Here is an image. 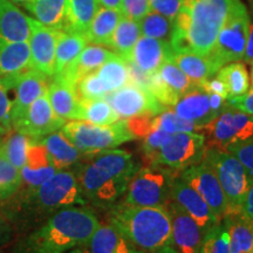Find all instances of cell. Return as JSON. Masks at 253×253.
Here are the masks:
<instances>
[{"label": "cell", "instance_id": "cell-1", "mask_svg": "<svg viewBox=\"0 0 253 253\" xmlns=\"http://www.w3.org/2000/svg\"><path fill=\"white\" fill-rule=\"evenodd\" d=\"M236 0H184L175 20L171 47L175 53L208 56Z\"/></svg>", "mask_w": 253, "mask_h": 253}, {"label": "cell", "instance_id": "cell-2", "mask_svg": "<svg viewBox=\"0 0 253 253\" xmlns=\"http://www.w3.org/2000/svg\"><path fill=\"white\" fill-rule=\"evenodd\" d=\"M136 170L131 154L109 149L93 154L89 162L79 168L77 175L84 199L108 207L125 194Z\"/></svg>", "mask_w": 253, "mask_h": 253}, {"label": "cell", "instance_id": "cell-3", "mask_svg": "<svg viewBox=\"0 0 253 253\" xmlns=\"http://www.w3.org/2000/svg\"><path fill=\"white\" fill-rule=\"evenodd\" d=\"M99 225L96 214L89 209H61L28 237L19 253H67L87 245Z\"/></svg>", "mask_w": 253, "mask_h": 253}, {"label": "cell", "instance_id": "cell-4", "mask_svg": "<svg viewBox=\"0 0 253 253\" xmlns=\"http://www.w3.org/2000/svg\"><path fill=\"white\" fill-rule=\"evenodd\" d=\"M110 223L142 252L155 253L171 245V219L167 205L132 207L123 203L113 209Z\"/></svg>", "mask_w": 253, "mask_h": 253}, {"label": "cell", "instance_id": "cell-5", "mask_svg": "<svg viewBox=\"0 0 253 253\" xmlns=\"http://www.w3.org/2000/svg\"><path fill=\"white\" fill-rule=\"evenodd\" d=\"M216 173L227 201L226 214L242 213V205L253 176L230 151L204 149L202 160ZM225 214V216H226Z\"/></svg>", "mask_w": 253, "mask_h": 253}, {"label": "cell", "instance_id": "cell-6", "mask_svg": "<svg viewBox=\"0 0 253 253\" xmlns=\"http://www.w3.org/2000/svg\"><path fill=\"white\" fill-rule=\"evenodd\" d=\"M61 132L82 154L87 155L115 149L125 142L135 140V136L129 130L126 120L123 119L107 126L73 120L63 125Z\"/></svg>", "mask_w": 253, "mask_h": 253}, {"label": "cell", "instance_id": "cell-7", "mask_svg": "<svg viewBox=\"0 0 253 253\" xmlns=\"http://www.w3.org/2000/svg\"><path fill=\"white\" fill-rule=\"evenodd\" d=\"M175 172L170 168L151 163L136 170L126 186L125 204L132 207H161L170 201Z\"/></svg>", "mask_w": 253, "mask_h": 253}, {"label": "cell", "instance_id": "cell-8", "mask_svg": "<svg viewBox=\"0 0 253 253\" xmlns=\"http://www.w3.org/2000/svg\"><path fill=\"white\" fill-rule=\"evenodd\" d=\"M251 20L242 0H236L227 19L218 34L216 45L208 58L217 71L227 63L240 61L244 58Z\"/></svg>", "mask_w": 253, "mask_h": 253}, {"label": "cell", "instance_id": "cell-9", "mask_svg": "<svg viewBox=\"0 0 253 253\" xmlns=\"http://www.w3.org/2000/svg\"><path fill=\"white\" fill-rule=\"evenodd\" d=\"M204 149L230 151L253 138V116L226 104L212 121L202 126Z\"/></svg>", "mask_w": 253, "mask_h": 253}, {"label": "cell", "instance_id": "cell-10", "mask_svg": "<svg viewBox=\"0 0 253 253\" xmlns=\"http://www.w3.org/2000/svg\"><path fill=\"white\" fill-rule=\"evenodd\" d=\"M39 207L47 210L84 205L86 199L82 195L78 175L67 169L56 170L54 175L42 183L33 192Z\"/></svg>", "mask_w": 253, "mask_h": 253}, {"label": "cell", "instance_id": "cell-11", "mask_svg": "<svg viewBox=\"0 0 253 253\" xmlns=\"http://www.w3.org/2000/svg\"><path fill=\"white\" fill-rule=\"evenodd\" d=\"M204 135L198 132H176L162 145L154 163L172 170H185L202 160Z\"/></svg>", "mask_w": 253, "mask_h": 253}, {"label": "cell", "instance_id": "cell-12", "mask_svg": "<svg viewBox=\"0 0 253 253\" xmlns=\"http://www.w3.org/2000/svg\"><path fill=\"white\" fill-rule=\"evenodd\" d=\"M12 94V126L23 119L28 107L48 90V77L31 68L17 77L0 81Z\"/></svg>", "mask_w": 253, "mask_h": 253}, {"label": "cell", "instance_id": "cell-13", "mask_svg": "<svg viewBox=\"0 0 253 253\" xmlns=\"http://www.w3.org/2000/svg\"><path fill=\"white\" fill-rule=\"evenodd\" d=\"M104 99L108 101L120 119L123 120L142 115H157L168 109L147 89L131 82L109 93Z\"/></svg>", "mask_w": 253, "mask_h": 253}, {"label": "cell", "instance_id": "cell-14", "mask_svg": "<svg viewBox=\"0 0 253 253\" xmlns=\"http://www.w3.org/2000/svg\"><path fill=\"white\" fill-rule=\"evenodd\" d=\"M181 177L202 196L217 219L221 221L227 212V201L212 168L199 161L195 166L186 168Z\"/></svg>", "mask_w": 253, "mask_h": 253}, {"label": "cell", "instance_id": "cell-15", "mask_svg": "<svg viewBox=\"0 0 253 253\" xmlns=\"http://www.w3.org/2000/svg\"><path fill=\"white\" fill-rule=\"evenodd\" d=\"M31 36L28 45L31 49V68L46 77L54 75L55 49L60 34L59 30L45 26L36 19L30 18Z\"/></svg>", "mask_w": 253, "mask_h": 253}, {"label": "cell", "instance_id": "cell-16", "mask_svg": "<svg viewBox=\"0 0 253 253\" xmlns=\"http://www.w3.org/2000/svg\"><path fill=\"white\" fill-rule=\"evenodd\" d=\"M66 123V120L56 115L48 100V95L43 93L28 107L23 119L13 126V129L33 138H42L58 131Z\"/></svg>", "mask_w": 253, "mask_h": 253}, {"label": "cell", "instance_id": "cell-17", "mask_svg": "<svg viewBox=\"0 0 253 253\" xmlns=\"http://www.w3.org/2000/svg\"><path fill=\"white\" fill-rule=\"evenodd\" d=\"M171 219V245L178 253H199L204 232L183 209L170 199L167 203Z\"/></svg>", "mask_w": 253, "mask_h": 253}, {"label": "cell", "instance_id": "cell-18", "mask_svg": "<svg viewBox=\"0 0 253 253\" xmlns=\"http://www.w3.org/2000/svg\"><path fill=\"white\" fill-rule=\"evenodd\" d=\"M170 199L178 204L198 224L204 235L208 230L219 223L207 202L182 177L173 179Z\"/></svg>", "mask_w": 253, "mask_h": 253}, {"label": "cell", "instance_id": "cell-19", "mask_svg": "<svg viewBox=\"0 0 253 253\" xmlns=\"http://www.w3.org/2000/svg\"><path fill=\"white\" fill-rule=\"evenodd\" d=\"M55 171L56 169L42 140L34 138L28 148L26 162L20 169L21 184L24 183L34 192L42 183L54 175Z\"/></svg>", "mask_w": 253, "mask_h": 253}, {"label": "cell", "instance_id": "cell-20", "mask_svg": "<svg viewBox=\"0 0 253 253\" xmlns=\"http://www.w3.org/2000/svg\"><path fill=\"white\" fill-rule=\"evenodd\" d=\"M171 109L181 118L199 126L207 125L217 116L211 106L210 93L204 90L199 84L181 95Z\"/></svg>", "mask_w": 253, "mask_h": 253}, {"label": "cell", "instance_id": "cell-21", "mask_svg": "<svg viewBox=\"0 0 253 253\" xmlns=\"http://www.w3.org/2000/svg\"><path fill=\"white\" fill-rule=\"evenodd\" d=\"M173 49L168 41L141 36L132 49L130 61L147 74H154L167 60L171 59Z\"/></svg>", "mask_w": 253, "mask_h": 253}, {"label": "cell", "instance_id": "cell-22", "mask_svg": "<svg viewBox=\"0 0 253 253\" xmlns=\"http://www.w3.org/2000/svg\"><path fill=\"white\" fill-rule=\"evenodd\" d=\"M114 55H115V53L112 50L104 48L100 45L91 43V45H88L82 49L78 59L62 74L53 78L61 79V80L68 82L75 87L79 80L86 77L87 74L96 72L107 60H109Z\"/></svg>", "mask_w": 253, "mask_h": 253}, {"label": "cell", "instance_id": "cell-23", "mask_svg": "<svg viewBox=\"0 0 253 253\" xmlns=\"http://www.w3.org/2000/svg\"><path fill=\"white\" fill-rule=\"evenodd\" d=\"M31 69L28 41L0 40V81Z\"/></svg>", "mask_w": 253, "mask_h": 253}, {"label": "cell", "instance_id": "cell-24", "mask_svg": "<svg viewBox=\"0 0 253 253\" xmlns=\"http://www.w3.org/2000/svg\"><path fill=\"white\" fill-rule=\"evenodd\" d=\"M30 36V17L11 0H0V40L28 41Z\"/></svg>", "mask_w": 253, "mask_h": 253}, {"label": "cell", "instance_id": "cell-25", "mask_svg": "<svg viewBox=\"0 0 253 253\" xmlns=\"http://www.w3.org/2000/svg\"><path fill=\"white\" fill-rule=\"evenodd\" d=\"M47 95L56 115L65 120H79L80 99L74 86L61 79L54 78L49 84Z\"/></svg>", "mask_w": 253, "mask_h": 253}, {"label": "cell", "instance_id": "cell-26", "mask_svg": "<svg viewBox=\"0 0 253 253\" xmlns=\"http://www.w3.org/2000/svg\"><path fill=\"white\" fill-rule=\"evenodd\" d=\"M230 238L231 253H253V220L243 213L226 214L221 219Z\"/></svg>", "mask_w": 253, "mask_h": 253}, {"label": "cell", "instance_id": "cell-27", "mask_svg": "<svg viewBox=\"0 0 253 253\" xmlns=\"http://www.w3.org/2000/svg\"><path fill=\"white\" fill-rule=\"evenodd\" d=\"M88 41L84 34L71 31H60L55 49L54 75L58 77L72 65L82 49L87 46Z\"/></svg>", "mask_w": 253, "mask_h": 253}, {"label": "cell", "instance_id": "cell-28", "mask_svg": "<svg viewBox=\"0 0 253 253\" xmlns=\"http://www.w3.org/2000/svg\"><path fill=\"white\" fill-rule=\"evenodd\" d=\"M89 253H130L129 242L112 223L100 224L87 243Z\"/></svg>", "mask_w": 253, "mask_h": 253}, {"label": "cell", "instance_id": "cell-29", "mask_svg": "<svg viewBox=\"0 0 253 253\" xmlns=\"http://www.w3.org/2000/svg\"><path fill=\"white\" fill-rule=\"evenodd\" d=\"M121 18L122 13L120 9L100 7L84 33L88 42L109 47L110 40Z\"/></svg>", "mask_w": 253, "mask_h": 253}, {"label": "cell", "instance_id": "cell-30", "mask_svg": "<svg viewBox=\"0 0 253 253\" xmlns=\"http://www.w3.org/2000/svg\"><path fill=\"white\" fill-rule=\"evenodd\" d=\"M41 140L45 144L53 166L56 170L68 169L80 160L82 153L61 131L52 132Z\"/></svg>", "mask_w": 253, "mask_h": 253}, {"label": "cell", "instance_id": "cell-31", "mask_svg": "<svg viewBox=\"0 0 253 253\" xmlns=\"http://www.w3.org/2000/svg\"><path fill=\"white\" fill-rule=\"evenodd\" d=\"M23 7L45 26L65 31L66 0H30Z\"/></svg>", "mask_w": 253, "mask_h": 253}, {"label": "cell", "instance_id": "cell-32", "mask_svg": "<svg viewBox=\"0 0 253 253\" xmlns=\"http://www.w3.org/2000/svg\"><path fill=\"white\" fill-rule=\"evenodd\" d=\"M100 7L99 0H66L65 31L84 34Z\"/></svg>", "mask_w": 253, "mask_h": 253}, {"label": "cell", "instance_id": "cell-33", "mask_svg": "<svg viewBox=\"0 0 253 253\" xmlns=\"http://www.w3.org/2000/svg\"><path fill=\"white\" fill-rule=\"evenodd\" d=\"M141 36L140 21L122 15L110 40L109 47L114 49L115 54L121 56L123 60L130 61L132 49Z\"/></svg>", "mask_w": 253, "mask_h": 253}, {"label": "cell", "instance_id": "cell-34", "mask_svg": "<svg viewBox=\"0 0 253 253\" xmlns=\"http://www.w3.org/2000/svg\"><path fill=\"white\" fill-rule=\"evenodd\" d=\"M171 60L190 80L196 84H201L214 77L218 72L208 56L198 55L195 53L173 52Z\"/></svg>", "mask_w": 253, "mask_h": 253}, {"label": "cell", "instance_id": "cell-35", "mask_svg": "<svg viewBox=\"0 0 253 253\" xmlns=\"http://www.w3.org/2000/svg\"><path fill=\"white\" fill-rule=\"evenodd\" d=\"M216 77L225 84L227 100L242 96L250 90V77L243 62L227 63L217 72Z\"/></svg>", "mask_w": 253, "mask_h": 253}, {"label": "cell", "instance_id": "cell-36", "mask_svg": "<svg viewBox=\"0 0 253 253\" xmlns=\"http://www.w3.org/2000/svg\"><path fill=\"white\" fill-rule=\"evenodd\" d=\"M33 140L30 135L12 129L0 141V151L12 166L20 170L26 162L28 148Z\"/></svg>", "mask_w": 253, "mask_h": 253}, {"label": "cell", "instance_id": "cell-37", "mask_svg": "<svg viewBox=\"0 0 253 253\" xmlns=\"http://www.w3.org/2000/svg\"><path fill=\"white\" fill-rule=\"evenodd\" d=\"M79 120L93 123V125L107 126L113 125L121 119L106 99H93L80 100Z\"/></svg>", "mask_w": 253, "mask_h": 253}, {"label": "cell", "instance_id": "cell-38", "mask_svg": "<svg viewBox=\"0 0 253 253\" xmlns=\"http://www.w3.org/2000/svg\"><path fill=\"white\" fill-rule=\"evenodd\" d=\"M96 74L104 82L110 93L130 84L128 62L121 56L115 54L107 60L96 71Z\"/></svg>", "mask_w": 253, "mask_h": 253}, {"label": "cell", "instance_id": "cell-39", "mask_svg": "<svg viewBox=\"0 0 253 253\" xmlns=\"http://www.w3.org/2000/svg\"><path fill=\"white\" fill-rule=\"evenodd\" d=\"M141 34L143 37L154 38L170 42L175 28V21L171 19L150 11L140 21Z\"/></svg>", "mask_w": 253, "mask_h": 253}, {"label": "cell", "instance_id": "cell-40", "mask_svg": "<svg viewBox=\"0 0 253 253\" xmlns=\"http://www.w3.org/2000/svg\"><path fill=\"white\" fill-rule=\"evenodd\" d=\"M153 125L155 129L176 134V132H198L202 134V126L197 123L189 121L178 116L171 108L163 110L162 113L153 116Z\"/></svg>", "mask_w": 253, "mask_h": 253}, {"label": "cell", "instance_id": "cell-41", "mask_svg": "<svg viewBox=\"0 0 253 253\" xmlns=\"http://www.w3.org/2000/svg\"><path fill=\"white\" fill-rule=\"evenodd\" d=\"M157 72L160 77L162 78V80L167 84V86L172 91H175L178 96H181V95L192 89V88L198 84L192 80H190L184 73L173 63L171 59L167 60Z\"/></svg>", "mask_w": 253, "mask_h": 253}, {"label": "cell", "instance_id": "cell-42", "mask_svg": "<svg viewBox=\"0 0 253 253\" xmlns=\"http://www.w3.org/2000/svg\"><path fill=\"white\" fill-rule=\"evenodd\" d=\"M199 253H231L229 232L223 221H219L207 231L202 240Z\"/></svg>", "mask_w": 253, "mask_h": 253}, {"label": "cell", "instance_id": "cell-43", "mask_svg": "<svg viewBox=\"0 0 253 253\" xmlns=\"http://www.w3.org/2000/svg\"><path fill=\"white\" fill-rule=\"evenodd\" d=\"M20 185V170L12 166L0 151V201L12 197Z\"/></svg>", "mask_w": 253, "mask_h": 253}, {"label": "cell", "instance_id": "cell-44", "mask_svg": "<svg viewBox=\"0 0 253 253\" xmlns=\"http://www.w3.org/2000/svg\"><path fill=\"white\" fill-rule=\"evenodd\" d=\"M75 90L80 100L104 99L110 91L104 82L99 78L96 72L87 74L81 80L78 81Z\"/></svg>", "mask_w": 253, "mask_h": 253}, {"label": "cell", "instance_id": "cell-45", "mask_svg": "<svg viewBox=\"0 0 253 253\" xmlns=\"http://www.w3.org/2000/svg\"><path fill=\"white\" fill-rule=\"evenodd\" d=\"M171 135L172 134H170V132L163 131L161 129H155V130L148 132L144 137H142V140H143V144H142L143 151L145 156L151 161V163H154L158 151L162 148V145L171 137Z\"/></svg>", "mask_w": 253, "mask_h": 253}, {"label": "cell", "instance_id": "cell-46", "mask_svg": "<svg viewBox=\"0 0 253 253\" xmlns=\"http://www.w3.org/2000/svg\"><path fill=\"white\" fill-rule=\"evenodd\" d=\"M12 103L7 89L0 82V134L6 135L13 129L12 126Z\"/></svg>", "mask_w": 253, "mask_h": 253}, {"label": "cell", "instance_id": "cell-47", "mask_svg": "<svg viewBox=\"0 0 253 253\" xmlns=\"http://www.w3.org/2000/svg\"><path fill=\"white\" fill-rule=\"evenodd\" d=\"M184 0H149L150 11L162 14L175 21L181 13Z\"/></svg>", "mask_w": 253, "mask_h": 253}, {"label": "cell", "instance_id": "cell-48", "mask_svg": "<svg viewBox=\"0 0 253 253\" xmlns=\"http://www.w3.org/2000/svg\"><path fill=\"white\" fill-rule=\"evenodd\" d=\"M149 12V0H122L121 2L122 15L136 21H141Z\"/></svg>", "mask_w": 253, "mask_h": 253}, {"label": "cell", "instance_id": "cell-49", "mask_svg": "<svg viewBox=\"0 0 253 253\" xmlns=\"http://www.w3.org/2000/svg\"><path fill=\"white\" fill-rule=\"evenodd\" d=\"M230 153L235 155L253 176V138L244 144L237 145L230 149Z\"/></svg>", "mask_w": 253, "mask_h": 253}, {"label": "cell", "instance_id": "cell-50", "mask_svg": "<svg viewBox=\"0 0 253 253\" xmlns=\"http://www.w3.org/2000/svg\"><path fill=\"white\" fill-rule=\"evenodd\" d=\"M226 102L233 108L253 116V89L249 90L248 93L242 95V96L227 100Z\"/></svg>", "mask_w": 253, "mask_h": 253}, {"label": "cell", "instance_id": "cell-51", "mask_svg": "<svg viewBox=\"0 0 253 253\" xmlns=\"http://www.w3.org/2000/svg\"><path fill=\"white\" fill-rule=\"evenodd\" d=\"M199 84H201L202 88H203L204 90H207L208 93L220 95L221 97H224V99L227 101V90L225 84H224L217 77L208 79V80L201 82Z\"/></svg>", "mask_w": 253, "mask_h": 253}, {"label": "cell", "instance_id": "cell-52", "mask_svg": "<svg viewBox=\"0 0 253 253\" xmlns=\"http://www.w3.org/2000/svg\"><path fill=\"white\" fill-rule=\"evenodd\" d=\"M242 213L244 214L245 217H248L250 219L253 220V181L251 183V185H250L248 192H246L244 202H243Z\"/></svg>", "mask_w": 253, "mask_h": 253}, {"label": "cell", "instance_id": "cell-53", "mask_svg": "<svg viewBox=\"0 0 253 253\" xmlns=\"http://www.w3.org/2000/svg\"><path fill=\"white\" fill-rule=\"evenodd\" d=\"M243 60H245L246 62L253 61V25L252 24H251V27H250L249 39H248V43H246L244 58H243Z\"/></svg>", "mask_w": 253, "mask_h": 253}, {"label": "cell", "instance_id": "cell-54", "mask_svg": "<svg viewBox=\"0 0 253 253\" xmlns=\"http://www.w3.org/2000/svg\"><path fill=\"white\" fill-rule=\"evenodd\" d=\"M101 7L107 8H116L121 11V2L122 0H99Z\"/></svg>", "mask_w": 253, "mask_h": 253}, {"label": "cell", "instance_id": "cell-55", "mask_svg": "<svg viewBox=\"0 0 253 253\" xmlns=\"http://www.w3.org/2000/svg\"><path fill=\"white\" fill-rule=\"evenodd\" d=\"M5 236H6V225L4 220H2V218L0 217V244H1L2 240L5 239Z\"/></svg>", "mask_w": 253, "mask_h": 253}, {"label": "cell", "instance_id": "cell-56", "mask_svg": "<svg viewBox=\"0 0 253 253\" xmlns=\"http://www.w3.org/2000/svg\"><path fill=\"white\" fill-rule=\"evenodd\" d=\"M155 253H178V252H177L176 250L173 249L172 245H169V246H166V248L158 250V251L155 252Z\"/></svg>", "mask_w": 253, "mask_h": 253}, {"label": "cell", "instance_id": "cell-57", "mask_svg": "<svg viewBox=\"0 0 253 253\" xmlns=\"http://www.w3.org/2000/svg\"><path fill=\"white\" fill-rule=\"evenodd\" d=\"M67 253H89V251L86 248H82V246H79V248H75L71 250V251Z\"/></svg>", "mask_w": 253, "mask_h": 253}, {"label": "cell", "instance_id": "cell-58", "mask_svg": "<svg viewBox=\"0 0 253 253\" xmlns=\"http://www.w3.org/2000/svg\"><path fill=\"white\" fill-rule=\"evenodd\" d=\"M12 2H18V4H25V2H27V1H30V0H11Z\"/></svg>", "mask_w": 253, "mask_h": 253}, {"label": "cell", "instance_id": "cell-59", "mask_svg": "<svg viewBox=\"0 0 253 253\" xmlns=\"http://www.w3.org/2000/svg\"><path fill=\"white\" fill-rule=\"evenodd\" d=\"M251 84H252V89H253V61L251 62Z\"/></svg>", "mask_w": 253, "mask_h": 253}, {"label": "cell", "instance_id": "cell-60", "mask_svg": "<svg viewBox=\"0 0 253 253\" xmlns=\"http://www.w3.org/2000/svg\"><path fill=\"white\" fill-rule=\"evenodd\" d=\"M130 253H143V252H142V251H136V250H134V251H132V250H131Z\"/></svg>", "mask_w": 253, "mask_h": 253}, {"label": "cell", "instance_id": "cell-61", "mask_svg": "<svg viewBox=\"0 0 253 253\" xmlns=\"http://www.w3.org/2000/svg\"><path fill=\"white\" fill-rule=\"evenodd\" d=\"M0 141H1V134H0Z\"/></svg>", "mask_w": 253, "mask_h": 253}]
</instances>
